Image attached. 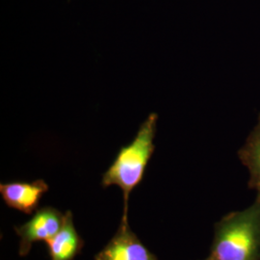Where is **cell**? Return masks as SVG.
<instances>
[{"label":"cell","instance_id":"cell-5","mask_svg":"<svg viewBox=\"0 0 260 260\" xmlns=\"http://www.w3.org/2000/svg\"><path fill=\"white\" fill-rule=\"evenodd\" d=\"M47 191L48 185L43 179L32 182L14 181L0 185V193L5 204L25 214L37 210L41 199Z\"/></svg>","mask_w":260,"mask_h":260},{"label":"cell","instance_id":"cell-3","mask_svg":"<svg viewBox=\"0 0 260 260\" xmlns=\"http://www.w3.org/2000/svg\"><path fill=\"white\" fill-rule=\"evenodd\" d=\"M65 214L52 207L39 209L27 223L16 228V233L20 238L19 255L28 254L32 245L38 241L47 243L55 236L62 228Z\"/></svg>","mask_w":260,"mask_h":260},{"label":"cell","instance_id":"cell-4","mask_svg":"<svg viewBox=\"0 0 260 260\" xmlns=\"http://www.w3.org/2000/svg\"><path fill=\"white\" fill-rule=\"evenodd\" d=\"M95 260L158 259L132 233L128 225V220L121 219L118 233L95 256Z\"/></svg>","mask_w":260,"mask_h":260},{"label":"cell","instance_id":"cell-1","mask_svg":"<svg viewBox=\"0 0 260 260\" xmlns=\"http://www.w3.org/2000/svg\"><path fill=\"white\" fill-rule=\"evenodd\" d=\"M211 260H260V194L240 211L215 223Z\"/></svg>","mask_w":260,"mask_h":260},{"label":"cell","instance_id":"cell-7","mask_svg":"<svg viewBox=\"0 0 260 260\" xmlns=\"http://www.w3.org/2000/svg\"><path fill=\"white\" fill-rule=\"evenodd\" d=\"M237 154L242 164L249 170V188L260 194V113L256 125Z\"/></svg>","mask_w":260,"mask_h":260},{"label":"cell","instance_id":"cell-6","mask_svg":"<svg viewBox=\"0 0 260 260\" xmlns=\"http://www.w3.org/2000/svg\"><path fill=\"white\" fill-rule=\"evenodd\" d=\"M47 244L51 260H73L80 252L83 242L75 230L71 211L65 214L62 228Z\"/></svg>","mask_w":260,"mask_h":260},{"label":"cell","instance_id":"cell-2","mask_svg":"<svg viewBox=\"0 0 260 260\" xmlns=\"http://www.w3.org/2000/svg\"><path fill=\"white\" fill-rule=\"evenodd\" d=\"M158 114L150 113L141 123L134 139L121 147L108 170L103 174L104 188L116 185L123 194L124 209L122 219L127 220V205L130 193L144 179L149 160L155 150L154 138L157 130Z\"/></svg>","mask_w":260,"mask_h":260},{"label":"cell","instance_id":"cell-8","mask_svg":"<svg viewBox=\"0 0 260 260\" xmlns=\"http://www.w3.org/2000/svg\"><path fill=\"white\" fill-rule=\"evenodd\" d=\"M204 260H211V258H210L209 256H207V257H206V258H205V259Z\"/></svg>","mask_w":260,"mask_h":260}]
</instances>
